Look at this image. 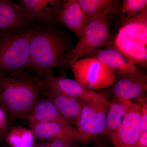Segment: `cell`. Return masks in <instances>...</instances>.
I'll return each mask as SVG.
<instances>
[{
  "label": "cell",
  "instance_id": "obj_20",
  "mask_svg": "<svg viewBox=\"0 0 147 147\" xmlns=\"http://www.w3.org/2000/svg\"><path fill=\"white\" fill-rule=\"evenodd\" d=\"M6 139L11 147H34L36 144L32 129L21 126L15 127L7 133Z\"/></svg>",
  "mask_w": 147,
  "mask_h": 147
},
{
  "label": "cell",
  "instance_id": "obj_1",
  "mask_svg": "<svg viewBox=\"0 0 147 147\" xmlns=\"http://www.w3.org/2000/svg\"><path fill=\"white\" fill-rule=\"evenodd\" d=\"M72 49L66 38L55 28L50 26L34 28L31 31L27 68L40 77L53 69L68 67Z\"/></svg>",
  "mask_w": 147,
  "mask_h": 147
},
{
  "label": "cell",
  "instance_id": "obj_26",
  "mask_svg": "<svg viewBox=\"0 0 147 147\" xmlns=\"http://www.w3.org/2000/svg\"><path fill=\"white\" fill-rule=\"evenodd\" d=\"M135 147H147V131L142 133Z\"/></svg>",
  "mask_w": 147,
  "mask_h": 147
},
{
  "label": "cell",
  "instance_id": "obj_28",
  "mask_svg": "<svg viewBox=\"0 0 147 147\" xmlns=\"http://www.w3.org/2000/svg\"><path fill=\"white\" fill-rule=\"evenodd\" d=\"M7 133V130L0 129V140L4 136H5Z\"/></svg>",
  "mask_w": 147,
  "mask_h": 147
},
{
  "label": "cell",
  "instance_id": "obj_10",
  "mask_svg": "<svg viewBox=\"0 0 147 147\" xmlns=\"http://www.w3.org/2000/svg\"><path fill=\"white\" fill-rule=\"evenodd\" d=\"M35 139L44 142H51L59 138H64L84 144L87 143L76 127L68 124L49 122L30 125Z\"/></svg>",
  "mask_w": 147,
  "mask_h": 147
},
{
  "label": "cell",
  "instance_id": "obj_21",
  "mask_svg": "<svg viewBox=\"0 0 147 147\" xmlns=\"http://www.w3.org/2000/svg\"><path fill=\"white\" fill-rule=\"evenodd\" d=\"M88 20L93 16L112 10L116 1L113 0H78Z\"/></svg>",
  "mask_w": 147,
  "mask_h": 147
},
{
  "label": "cell",
  "instance_id": "obj_23",
  "mask_svg": "<svg viewBox=\"0 0 147 147\" xmlns=\"http://www.w3.org/2000/svg\"><path fill=\"white\" fill-rule=\"evenodd\" d=\"M140 123L142 133L147 131V99L145 94L142 99L140 108Z\"/></svg>",
  "mask_w": 147,
  "mask_h": 147
},
{
  "label": "cell",
  "instance_id": "obj_19",
  "mask_svg": "<svg viewBox=\"0 0 147 147\" xmlns=\"http://www.w3.org/2000/svg\"><path fill=\"white\" fill-rule=\"evenodd\" d=\"M123 21L122 27L127 34L147 45V8L134 17Z\"/></svg>",
  "mask_w": 147,
  "mask_h": 147
},
{
  "label": "cell",
  "instance_id": "obj_6",
  "mask_svg": "<svg viewBox=\"0 0 147 147\" xmlns=\"http://www.w3.org/2000/svg\"><path fill=\"white\" fill-rule=\"evenodd\" d=\"M69 68L74 80L94 90L109 88L116 79L115 74L94 57L79 59Z\"/></svg>",
  "mask_w": 147,
  "mask_h": 147
},
{
  "label": "cell",
  "instance_id": "obj_25",
  "mask_svg": "<svg viewBox=\"0 0 147 147\" xmlns=\"http://www.w3.org/2000/svg\"><path fill=\"white\" fill-rule=\"evenodd\" d=\"M8 113L0 103V129L7 130L8 127Z\"/></svg>",
  "mask_w": 147,
  "mask_h": 147
},
{
  "label": "cell",
  "instance_id": "obj_16",
  "mask_svg": "<svg viewBox=\"0 0 147 147\" xmlns=\"http://www.w3.org/2000/svg\"><path fill=\"white\" fill-rule=\"evenodd\" d=\"M24 119L30 125L54 122L71 125L61 115L53 102L46 97L40 98Z\"/></svg>",
  "mask_w": 147,
  "mask_h": 147
},
{
  "label": "cell",
  "instance_id": "obj_3",
  "mask_svg": "<svg viewBox=\"0 0 147 147\" xmlns=\"http://www.w3.org/2000/svg\"><path fill=\"white\" fill-rule=\"evenodd\" d=\"M31 29L0 33V76L24 71L30 54Z\"/></svg>",
  "mask_w": 147,
  "mask_h": 147
},
{
  "label": "cell",
  "instance_id": "obj_29",
  "mask_svg": "<svg viewBox=\"0 0 147 147\" xmlns=\"http://www.w3.org/2000/svg\"><path fill=\"white\" fill-rule=\"evenodd\" d=\"M105 147L104 146H92L91 147Z\"/></svg>",
  "mask_w": 147,
  "mask_h": 147
},
{
  "label": "cell",
  "instance_id": "obj_17",
  "mask_svg": "<svg viewBox=\"0 0 147 147\" xmlns=\"http://www.w3.org/2000/svg\"><path fill=\"white\" fill-rule=\"evenodd\" d=\"M28 22L19 5L9 0H0V31L24 26Z\"/></svg>",
  "mask_w": 147,
  "mask_h": 147
},
{
  "label": "cell",
  "instance_id": "obj_24",
  "mask_svg": "<svg viewBox=\"0 0 147 147\" xmlns=\"http://www.w3.org/2000/svg\"><path fill=\"white\" fill-rule=\"evenodd\" d=\"M79 143L64 138H59L51 142L50 147H80Z\"/></svg>",
  "mask_w": 147,
  "mask_h": 147
},
{
  "label": "cell",
  "instance_id": "obj_18",
  "mask_svg": "<svg viewBox=\"0 0 147 147\" xmlns=\"http://www.w3.org/2000/svg\"><path fill=\"white\" fill-rule=\"evenodd\" d=\"M110 102L103 133L108 137L116 131L122 123L133 100H113Z\"/></svg>",
  "mask_w": 147,
  "mask_h": 147
},
{
  "label": "cell",
  "instance_id": "obj_5",
  "mask_svg": "<svg viewBox=\"0 0 147 147\" xmlns=\"http://www.w3.org/2000/svg\"><path fill=\"white\" fill-rule=\"evenodd\" d=\"M110 103L107 94L102 91L99 97L86 102L82 108L75 126L87 143L104 133Z\"/></svg>",
  "mask_w": 147,
  "mask_h": 147
},
{
  "label": "cell",
  "instance_id": "obj_8",
  "mask_svg": "<svg viewBox=\"0 0 147 147\" xmlns=\"http://www.w3.org/2000/svg\"><path fill=\"white\" fill-rule=\"evenodd\" d=\"M145 95L133 100L122 123L116 131L109 136L114 147H136L142 134L140 123V108Z\"/></svg>",
  "mask_w": 147,
  "mask_h": 147
},
{
  "label": "cell",
  "instance_id": "obj_2",
  "mask_svg": "<svg viewBox=\"0 0 147 147\" xmlns=\"http://www.w3.org/2000/svg\"><path fill=\"white\" fill-rule=\"evenodd\" d=\"M46 89L41 79L24 71L0 76V103L12 119L24 118Z\"/></svg>",
  "mask_w": 147,
  "mask_h": 147
},
{
  "label": "cell",
  "instance_id": "obj_15",
  "mask_svg": "<svg viewBox=\"0 0 147 147\" xmlns=\"http://www.w3.org/2000/svg\"><path fill=\"white\" fill-rule=\"evenodd\" d=\"M90 54L116 74L130 73L139 68L115 47L98 48Z\"/></svg>",
  "mask_w": 147,
  "mask_h": 147
},
{
  "label": "cell",
  "instance_id": "obj_13",
  "mask_svg": "<svg viewBox=\"0 0 147 147\" xmlns=\"http://www.w3.org/2000/svg\"><path fill=\"white\" fill-rule=\"evenodd\" d=\"M114 45L135 65L147 68V45L129 35L123 27L119 30Z\"/></svg>",
  "mask_w": 147,
  "mask_h": 147
},
{
  "label": "cell",
  "instance_id": "obj_4",
  "mask_svg": "<svg viewBox=\"0 0 147 147\" xmlns=\"http://www.w3.org/2000/svg\"><path fill=\"white\" fill-rule=\"evenodd\" d=\"M110 10L105 11L87 22L80 34L79 42L71 51L68 67L83 56L111 43L113 36L110 30Z\"/></svg>",
  "mask_w": 147,
  "mask_h": 147
},
{
  "label": "cell",
  "instance_id": "obj_22",
  "mask_svg": "<svg viewBox=\"0 0 147 147\" xmlns=\"http://www.w3.org/2000/svg\"><path fill=\"white\" fill-rule=\"evenodd\" d=\"M146 8L147 0H123L121 6L123 19L132 18Z\"/></svg>",
  "mask_w": 147,
  "mask_h": 147
},
{
  "label": "cell",
  "instance_id": "obj_27",
  "mask_svg": "<svg viewBox=\"0 0 147 147\" xmlns=\"http://www.w3.org/2000/svg\"><path fill=\"white\" fill-rule=\"evenodd\" d=\"M51 142H44L41 144H35L34 147H50Z\"/></svg>",
  "mask_w": 147,
  "mask_h": 147
},
{
  "label": "cell",
  "instance_id": "obj_14",
  "mask_svg": "<svg viewBox=\"0 0 147 147\" xmlns=\"http://www.w3.org/2000/svg\"><path fill=\"white\" fill-rule=\"evenodd\" d=\"M79 39L84 26L88 21L78 0L63 1L56 18Z\"/></svg>",
  "mask_w": 147,
  "mask_h": 147
},
{
  "label": "cell",
  "instance_id": "obj_12",
  "mask_svg": "<svg viewBox=\"0 0 147 147\" xmlns=\"http://www.w3.org/2000/svg\"><path fill=\"white\" fill-rule=\"evenodd\" d=\"M45 87L43 95L53 102L71 125L75 126L82 108L87 102L64 94L54 88Z\"/></svg>",
  "mask_w": 147,
  "mask_h": 147
},
{
  "label": "cell",
  "instance_id": "obj_11",
  "mask_svg": "<svg viewBox=\"0 0 147 147\" xmlns=\"http://www.w3.org/2000/svg\"><path fill=\"white\" fill-rule=\"evenodd\" d=\"M18 5L24 11L28 22L53 23L63 1L21 0Z\"/></svg>",
  "mask_w": 147,
  "mask_h": 147
},
{
  "label": "cell",
  "instance_id": "obj_7",
  "mask_svg": "<svg viewBox=\"0 0 147 147\" xmlns=\"http://www.w3.org/2000/svg\"><path fill=\"white\" fill-rule=\"evenodd\" d=\"M116 75L115 80L109 90L112 100H133L146 94L147 75L141 69Z\"/></svg>",
  "mask_w": 147,
  "mask_h": 147
},
{
  "label": "cell",
  "instance_id": "obj_9",
  "mask_svg": "<svg viewBox=\"0 0 147 147\" xmlns=\"http://www.w3.org/2000/svg\"><path fill=\"white\" fill-rule=\"evenodd\" d=\"M38 77L45 87L54 88L62 93L86 102L93 101L102 93L87 88L74 79L54 76L51 71Z\"/></svg>",
  "mask_w": 147,
  "mask_h": 147
}]
</instances>
